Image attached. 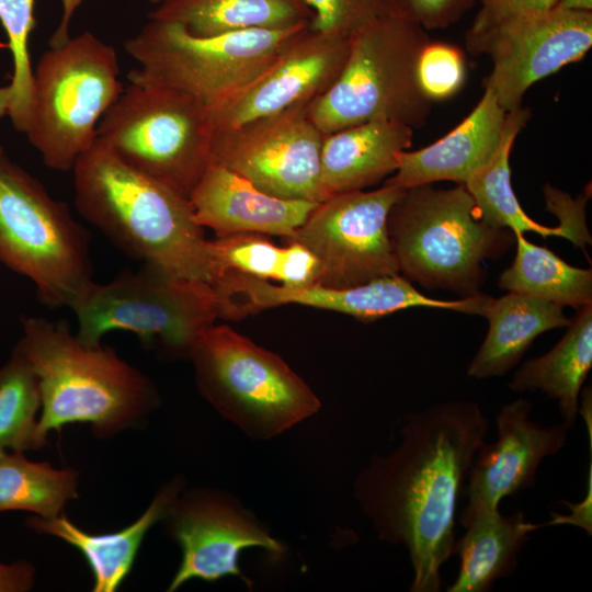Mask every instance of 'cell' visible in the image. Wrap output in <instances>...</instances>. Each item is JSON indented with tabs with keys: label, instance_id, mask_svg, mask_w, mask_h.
<instances>
[{
	"label": "cell",
	"instance_id": "obj_1",
	"mask_svg": "<svg viewBox=\"0 0 592 592\" xmlns=\"http://www.w3.org/2000/svg\"><path fill=\"white\" fill-rule=\"evenodd\" d=\"M488 430L474 401L434 403L407 414L397 447L374 455L355 479L356 502L378 538L406 547L412 592L441 590V568L454 554L458 496Z\"/></svg>",
	"mask_w": 592,
	"mask_h": 592
},
{
	"label": "cell",
	"instance_id": "obj_2",
	"mask_svg": "<svg viewBox=\"0 0 592 592\" xmlns=\"http://www.w3.org/2000/svg\"><path fill=\"white\" fill-rule=\"evenodd\" d=\"M71 171L78 212L117 248L213 287L208 240L187 197L124 163L98 139Z\"/></svg>",
	"mask_w": 592,
	"mask_h": 592
},
{
	"label": "cell",
	"instance_id": "obj_3",
	"mask_svg": "<svg viewBox=\"0 0 592 592\" xmlns=\"http://www.w3.org/2000/svg\"><path fill=\"white\" fill-rule=\"evenodd\" d=\"M15 349L35 372L41 390L38 436L70 423H88L100 436L141 421L157 401L153 384L117 354L87 344L65 322L23 320Z\"/></svg>",
	"mask_w": 592,
	"mask_h": 592
},
{
	"label": "cell",
	"instance_id": "obj_4",
	"mask_svg": "<svg viewBox=\"0 0 592 592\" xmlns=\"http://www.w3.org/2000/svg\"><path fill=\"white\" fill-rule=\"evenodd\" d=\"M388 234L399 271L428 289L463 297L480 294L485 259L512 247L515 234L483 221L463 184L403 189L388 215Z\"/></svg>",
	"mask_w": 592,
	"mask_h": 592
},
{
	"label": "cell",
	"instance_id": "obj_5",
	"mask_svg": "<svg viewBox=\"0 0 592 592\" xmlns=\"http://www.w3.org/2000/svg\"><path fill=\"white\" fill-rule=\"evenodd\" d=\"M430 41L420 25L386 13L350 38L346 61L331 88L308 104L322 134L373 119L421 128L433 101L418 80V59Z\"/></svg>",
	"mask_w": 592,
	"mask_h": 592
},
{
	"label": "cell",
	"instance_id": "obj_6",
	"mask_svg": "<svg viewBox=\"0 0 592 592\" xmlns=\"http://www.w3.org/2000/svg\"><path fill=\"white\" fill-rule=\"evenodd\" d=\"M187 357L201 395L252 439H273L320 409L315 392L280 355L227 325L203 329Z\"/></svg>",
	"mask_w": 592,
	"mask_h": 592
},
{
	"label": "cell",
	"instance_id": "obj_7",
	"mask_svg": "<svg viewBox=\"0 0 592 592\" xmlns=\"http://www.w3.org/2000/svg\"><path fill=\"white\" fill-rule=\"evenodd\" d=\"M89 232L0 147V262L31 280L38 299L69 307L92 284Z\"/></svg>",
	"mask_w": 592,
	"mask_h": 592
},
{
	"label": "cell",
	"instance_id": "obj_8",
	"mask_svg": "<svg viewBox=\"0 0 592 592\" xmlns=\"http://www.w3.org/2000/svg\"><path fill=\"white\" fill-rule=\"evenodd\" d=\"M119 73L114 47L88 31L43 53L25 135L46 167L71 171L92 147L102 116L124 90Z\"/></svg>",
	"mask_w": 592,
	"mask_h": 592
},
{
	"label": "cell",
	"instance_id": "obj_9",
	"mask_svg": "<svg viewBox=\"0 0 592 592\" xmlns=\"http://www.w3.org/2000/svg\"><path fill=\"white\" fill-rule=\"evenodd\" d=\"M205 103L189 93L132 82L102 116L96 139L129 167L190 196L209 164Z\"/></svg>",
	"mask_w": 592,
	"mask_h": 592
},
{
	"label": "cell",
	"instance_id": "obj_10",
	"mask_svg": "<svg viewBox=\"0 0 592 592\" xmlns=\"http://www.w3.org/2000/svg\"><path fill=\"white\" fill-rule=\"evenodd\" d=\"M307 26L198 37L179 23L150 20L124 44L139 66L127 78L175 89L207 104L258 76Z\"/></svg>",
	"mask_w": 592,
	"mask_h": 592
},
{
	"label": "cell",
	"instance_id": "obj_11",
	"mask_svg": "<svg viewBox=\"0 0 592 592\" xmlns=\"http://www.w3.org/2000/svg\"><path fill=\"white\" fill-rule=\"evenodd\" d=\"M71 309L77 337L87 344H100L109 332L127 331L182 356H189L198 333L219 318L210 285L145 263L107 283L92 282Z\"/></svg>",
	"mask_w": 592,
	"mask_h": 592
},
{
	"label": "cell",
	"instance_id": "obj_12",
	"mask_svg": "<svg viewBox=\"0 0 592 592\" xmlns=\"http://www.w3.org/2000/svg\"><path fill=\"white\" fill-rule=\"evenodd\" d=\"M403 189L333 194L317 203L303 225L286 239L318 260L316 284L350 288L400 273L388 234V215Z\"/></svg>",
	"mask_w": 592,
	"mask_h": 592
},
{
	"label": "cell",
	"instance_id": "obj_13",
	"mask_svg": "<svg viewBox=\"0 0 592 592\" xmlns=\"http://www.w3.org/2000/svg\"><path fill=\"white\" fill-rule=\"evenodd\" d=\"M307 103L264 116L209 138V163L225 167L259 190L284 200L319 203L323 135Z\"/></svg>",
	"mask_w": 592,
	"mask_h": 592
},
{
	"label": "cell",
	"instance_id": "obj_14",
	"mask_svg": "<svg viewBox=\"0 0 592 592\" xmlns=\"http://www.w3.org/2000/svg\"><path fill=\"white\" fill-rule=\"evenodd\" d=\"M592 45V11L556 5L514 15L478 33H466V47L486 54L492 70L485 88L505 112L522 104L535 82L580 60Z\"/></svg>",
	"mask_w": 592,
	"mask_h": 592
},
{
	"label": "cell",
	"instance_id": "obj_15",
	"mask_svg": "<svg viewBox=\"0 0 592 592\" xmlns=\"http://www.w3.org/2000/svg\"><path fill=\"white\" fill-rule=\"evenodd\" d=\"M349 50L350 38L305 27L258 76L205 104L209 134L317 99L338 79Z\"/></svg>",
	"mask_w": 592,
	"mask_h": 592
},
{
	"label": "cell",
	"instance_id": "obj_16",
	"mask_svg": "<svg viewBox=\"0 0 592 592\" xmlns=\"http://www.w3.org/2000/svg\"><path fill=\"white\" fill-rule=\"evenodd\" d=\"M164 520L182 553L169 591L190 580L213 582L227 576L249 583L238 565L244 549L263 548L276 556L284 551L282 544L237 501L217 491L178 496Z\"/></svg>",
	"mask_w": 592,
	"mask_h": 592
},
{
	"label": "cell",
	"instance_id": "obj_17",
	"mask_svg": "<svg viewBox=\"0 0 592 592\" xmlns=\"http://www.w3.org/2000/svg\"><path fill=\"white\" fill-rule=\"evenodd\" d=\"M213 289L219 318L227 320L242 319L288 304L337 311L363 322L413 307L456 308L455 300L429 298L399 274L355 287L332 288L318 284L286 286L229 271L218 277Z\"/></svg>",
	"mask_w": 592,
	"mask_h": 592
},
{
	"label": "cell",
	"instance_id": "obj_18",
	"mask_svg": "<svg viewBox=\"0 0 592 592\" xmlns=\"http://www.w3.org/2000/svg\"><path fill=\"white\" fill-rule=\"evenodd\" d=\"M524 398L503 405L496 418L497 440L477 452L464 489L468 504L460 516L477 510L499 509L503 498L535 485L540 463L566 444L570 428L540 426L531 419Z\"/></svg>",
	"mask_w": 592,
	"mask_h": 592
},
{
	"label": "cell",
	"instance_id": "obj_19",
	"mask_svg": "<svg viewBox=\"0 0 592 592\" xmlns=\"http://www.w3.org/2000/svg\"><path fill=\"white\" fill-rule=\"evenodd\" d=\"M189 201L194 219L216 237L252 232L291 238L317 205L270 195L243 177L209 163Z\"/></svg>",
	"mask_w": 592,
	"mask_h": 592
},
{
	"label": "cell",
	"instance_id": "obj_20",
	"mask_svg": "<svg viewBox=\"0 0 592 592\" xmlns=\"http://www.w3.org/2000/svg\"><path fill=\"white\" fill-rule=\"evenodd\" d=\"M506 112L487 88L478 104L435 143L397 156V169L385 185L407 189L439 181L465 184L487 166L502 139Z\"/></svg>",
	"mask_w": 592,
	"mask_h": 592
},
{
	"label": "cell",
	"instance_id": "obj_21",
	"mask_svg": "<svg viewBox=\"0 0 592 592\" xmlns=\"http://www.w3.org/2000/svg\"><path fill=\"white\" fill-rule=\"evenodd\" d=\"M412 127L384 118L325 134L320 155L325 197L364 190L394 174L398 153L412 146Z\"/></svg>",
	"mask_w": 592,
	"mask_h": 592
},
{
	"label": "cell",
	"instance_id": "obj_22",
	"mask_svg": "<svg viewBox=\"0 0 592 592\" xmlns=\"http://www.w3.org/2000/svg\"><path fill=\"white\" fill-rule=\"evenodd\" d=\"M181 482L166 485L147 510L121 531L106 534L88 533L65 514L31 517L27 526L52 535L76 547L87 560L93 576V592L117 590L130 572L139 547L148 531L163 520L180 493Z\"/></svg>",
	"mask_w": 592,
	"mask_h": 592
},
{
	"label": "cell",
	"instance_id": "obj_23",
	"mask_svg": "<svg viewBox=\"0 0 592 592\" xmlns=\"http://www.w3.org/2000/svg\"><path fill=\"white\" fill-rule=\"evenodd\" d=\"M482 316L488 332L467 368V375L477 379L505 375L539 334L570 321L562 306L513 292L491 297Z\"/></svg>",
	"mask_w": 592,
	"mask_h": 592
},
{
	"label": "cell",
	"instance_id": "obj_24",
	"mask_svg": "<svg viewBox=\"0 0 592 592\" xmlns=\"http://www.w3.org/2000/svg\"><path fill=\"white\" fill-rule=\"evenodd\" d=\"M465 534L455 540L459 556L458 574L448 592H486L516 568L517 556L538 524L526 520L522 512L505 516L499 509L477 510L460 516Z\"/></svg>",
	"mask_w": 592,
	"mask_h": 592
},
{
	"label": "cell",
	"instance_id": "obj_25",
	"mask_svg": "<svg viewBox=\"0 0 592 592\" xmlns=\"http://www.w3.org/2000/svg\"><path fill=\"white\" fill-rule=\"evenodd\" d=\"M560 341L546 354L524 362L508 387L516 392L540 390L558 402L562 422L577 421L579 395L592 366V304L569 321Z\"/></svg>",
	"mask_w": 592,
	"mask_h": 592
},
{
	"label": "cell",
	"instance_id": "obj_26",
	"mask_svg": "<svg viewBox=\"0 0 592 592\" xmlns=\"http://www.w3.org/2000/svg\"><path fill=\"white\" fill-rule=\"evenodd\" d=\"M150 20L175 22L198 37L309 24L305 0H161Z\"/></svg>",
	"mask_w": 592,
	"mask_h": 592
},
{
	"label": "cell",
	"instance_id": "obj_27",
	"mask_svg": "<svg viewBox=\"0 0 592 592\" xmlns=\"http://www.w3.org/2000/svg\"><path fill=\"white\" fill-rule=\"evenodd\" d=\"M287 243L278 247L263 235L252 232L208 240L214 284L229 271L286 286L316 284L319 271L316 257L297 242Z\"/></svg>",
	"mask_w": 592,
	"mask_h": 592
},
{
	"label": "cell",
	"instance_id": "obj_28",
	"mask_svg": "<svg viewBox=\"0 0 592 592\" xmlns=\"http://www.w3.org/2000/svg\"><path fill=\"white\" fill-rule=\"evenodd\" d=\"M530 117V109L522 105L506 112L502 139L496 155L464 186L470 194L479 217L487 224L510 229L514 234L533 231L543 237H565L559 226H543L528 217L512 187L510 155L517 135Z\"/></svg>",
	"mask_w": 592,
	"mask_h": 592
},
{
	"label": "cell",
	"instance_id": "obj_29",
	"mask_svg": "<svg viewBox=\"0 0 592 592\" xmlns=\"http://www.w3.org/2000/svg\"><path fill=\"white\" fill-rule=\"evenodd\" d=\"M516 253L499 276L501 289L579 309L592 304V271L576 267L551 250L515 234Z\"/></svg>",
	"mask_w": 592,
	"mask_h": 592
},
{
	"label": "cell",
	"instance_id": "obj_30",
	"mask_svg": "<svg viewBox=\"0 0 592 592\" xmlns=\"http://www.w3.org/2000/svg\"><path fill=\"white\" fill-rule=\"evenodd\" d=\"M77 486L78 475L71 468L56 469L48 463L31 462L20 452L0 457V512L58 515L68 501L78 497Z\"/></svg>",
	"mask_w": 592,
	"mask_h": 592
},
{
	"label": "cell",
	"instance_id": "obj_31",
	"mask_svg": "<svg viewBox=\"0 0 592 592\" xmlns=\"http://www.w3.org/2000/svg\"><path fill=\"white\" fill-rule=\"evenodd\" d=\"M42 407L38 378L24 356L14 348L0 368V448L23 453L38 449L36 415Z\"/></svg>",
	"mask_w": 592,
	"mask_h": 592
},
{
	"label": "cell",
	"instance_id": "obj_32",
	"mask_svg": "<svg viewBox=\"0 0 592 592\" xmlns=\"http://www.w3.org/2000/svg\"><path fill=\"white\" fill-rule=\"evenodd\" d=\"M35 0H0V23L8 36L13 71L9 117L21 133L27 130L33 104V69L29 43L35 26Z\"/></svg>",
	"mask_w": 592,
	"mask_h": 592
},
{
	"label": "cell",
	"instance_id": "obj_33",
	"mask_svg": "<svg viewBox=\"0 0 592 592\" xmlns=\"http://www.w3.org/2000/svg\"><path fill=\"white\" fill-rule=\"evenodd\" d=\"M417 71L425 95L433 102L442 101L464 86L466 58L458 46L430 39L420 53Z\"/></svg>",
	"mask_w": 592,
	"mask_h": 592
},
{
	"label": "cell",
	"instance_id": "obj_34",
	"mask_svg": "<svg viewBox=\"0 0 592 592\" xmlns=\"http://www.w3.org/2000/svg\"><path fill=\"white\" fill-rule=\"evenodd\" d=\"M311 11L309 29L351 38L372 21L387 13L386 0H305Z\"/></svg>",
	"mask_w": 592,
	"mask_h": 592
},
{
	"label": "cell",
	"instance_id": "obj_35",
	"mask_svg": "<svg viewBox=\"0 0 592 592\" xmlns=\"http://www.w3.org/2000/svg\"><path fill=\"white\" fill-rule=\"evenodd\" d=\"M477 0H386L387 13L420 25L444 29L457 22Z\"/></svg>",
	"mask_w": 592,
	"mask_h": 592
},
{
	"label": "cell",
	"instance_id": "obj_36",
	"mask_svg": "<svg viewBox=\"0 0 592 592\" xmlns=\"http://www.w3.org/2000/svg\"><path fill=\"white\" fill-rule=\"evenodd\" d=\"M547 210L554 213L560 220L559 227L565 237L576 247L583 248L591 242L585 225V204L588 196L573 198L569 194L547 184L544 187Z\"/></svg>",
	"mask_w": 592,
	"mask_h": 592
},
{
	"label": "cell",
	"instance_id": "obj_37",
	"mask_svg": "<svg viewBox=\"0 0 592 592\" xmlns=\"http://www.w3.org/2000/svg\"><path fill=\"white\" fill-rule=\"evenodd\" d=\"M558 0H480V9L467 33H478L508 18L543 12L557 5Z\"/></svg>",
	"mask_w": 592,
	"mask_h": 592
},
{
	"label": "cell",
	"instance_id": "obj_38",
	"mask_svg": "<svg viewBox=\"0 0 592 592\" xmlns=\"http://www.w3.org/2000/svg\"><path fill=\"white\" fill-rule=\"evenodd\" d=\"M35 570L24 560L14 563L0 562V592L29 591L34 582Z\"/></svg>",
	"mask_w": 592,
	"mask_h": 592
},
{
	"label": "cell",
	"instance_id": "obj_39",
	"mask_svg": "<svg viewBox=\"0 0 592 592\" xmlns=\"http://www.w3.org/2000/svg\"><path fill=\"white\" fill-rule=\"evenodd\" d=\"M592 466L589 469V483L588 492L584 499L577 504L565 502L571 510V514L568 515H558L553 513V519L546 522L544 525H557V524H571L578 527L583 528L589 535L592 533V516H591V482H592Z\"/></svg>",
	"mask_w": 592,
	"mask_h": 592
},
{
	"label": "cell",
	"instance_id": "obj_40",
	"mask_svg": "<svg viewBox=\"0 0 592 592\" xmlns=\"http://www.w3.org/2000/svg\"><path fill=\"white\" fill-rule=\"evenodd\" d=\"M86 0H60L62 12L60 22L57 25L56 30L54 31L50 39H49V46L57 47L62 44H65L69 38V24L70 21L77 11V9Z\"/></svg>",
	"mask_w": 592,
	"mask_h": 592
},
{
	"label": "cell",
	"instance_id": "obj_41",
	"mask_svg": "<svg viewBox=\"0 0 592 592\" xmlns=\"http://www.w3.org/2000/svg\"><path fill=\"white\" fill-rule=\"evenodd\" d=\"M557 5L580 11H592V0H558Z\"/></svg>",
	"mask_w": 592,
	"mask_h": 592
},
{
	"label": "cell",
	"instance_id": "obj_42",
	"mask_svg": "<svg viewBox=\"0 0 592 592\" xmlns=\"http://www.w3.org/2000/svg\"><path fill=\"white\" fill-rule=\"evenodd\" d=\"M11 103V86H0V117L9 114Z\"/></svg>",
	"mask_w": 592,
	"mask_h": 592
},
{
	"label": "cell",
	"instance_id": "obj_43",
	"mask_svg": "<svg viewBox=\"0 0 592 592\" xmlns=\"http://www.w3.org/2000/svg\"><path fill=\"white\" fill-rule=\"evenodd\" d=\"M4 47H8V44H3V43L0 42V49H2Z\"/></svg>",
	"mask_w": 592,
	"mask_h": 592
},
{
	"label": "cell",
	"instance_id": "obj_44",
	"mask_svg": "<svg viewBox=\"0 0 592 592\" xmlns=\"http://www.w3.org/2000/svg\"><path fill=\"white\" fill-rule=\"evenodd\" d=\"M5 453V451L0 448V457Z\"/></svg>",
	"mask_w": 592,
	"mask_h": 592
},
{
	"label": "cell",
	"instance_id": "obj_45",
	"mask_svg": "<svg viewBox=\"0 0 592 592\" xmlns=\"http://www.w3.org/2000/svg\"><path fill=\"white\" fill-rule=\"evenodd\" d=\"M150 1L157 4V3H159L161 0H150Z\"/></svg>",
	"mask_w": 592,
	"mask_h": 592
},
{
	"label": "cell",
	"instance_id": "obj_46",
	"mask_svg": "<svg viewBox=\"0 0 592 592\" xmlns=\"http://www.w3.org/2000/svg\"><path fill=\"white\" fill-rule=\"evenodd\" d=\"M1 147V146H0Z\"/></svg>",
	"mask_w": 592,
	"mask_h": 592
}]
</instances>
